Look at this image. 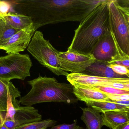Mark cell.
<instances>
[{"label":"cell","mask_w":129,"mask_h":129,"mask_svg":"<svg viewBox=\"0 0 129 129\" xmlns=\"http://www.w3.org/2000/svg\"><path fill=\"white\" fill-rule=\"evenodd\" d=\"M106 0H18L9 1L10 11L31 17L36 31L49 24L81 22Z\"/></svg>","instance_id":"cell-1"},{"label":"cell","mask_w":129,"mask_h":129,"mask_svg":"<svg viewBox=\"0 0 129 129\" xmlns=\"http://www.w3.org/2000/svg\"><path fill=\"white\" fill-rule=\"evenodd\" d=\"M105 2L98 6L80 22L68 50L80 54H91L99 41L111 32L109 3Z\"/></svg>","instance_id":"cell-2"},{"label":"cell","mask_w":129,"mask_h":129,"mask_svg":"<svg viewBox=\"0 0 129 129\" xmlns=\"http://www.w3.org/2000/svg\"><path fill=\"white\" fill-rule=\"evenodd\" d=\"M31 89L27 94L20 97V105L27 107L48 102L72 104L79 100L74 93V86L70 83H59L55 78L39 76L28 81Z\"/></svg>","instance_id":"cell-3"},{"label":"cell","mask_w":129,"mask_h":129,"mask_svg":"<svg viewBox=\"0 0 129 129\" xmlns=\"http://www.w3.org/2000/svg\"><path fill=\"white\" fill-rule=\"evenodd\" d=\"M27 50L41 64L56 75H68L60 66V51L54 48L44 37L42 32L36 30L27 47Z\"/></svg>","instance_id":"cell-4"},{"label":"cell","mask_w":129,"mask_h":129,"mask_svg":"<svg viewBox=\"0 0 129 129\" xmlns=\"http://www.w3.org/2000/svg\"><path fill=\"white\" fill-rule=\"evenodd\" d=\"M32 63L27 54H8L0 57V80L10 82L14 79L25 80L30 76Z\"/></svg>","instance_id":"cell-5"},{"label":"cell","mask_w":129,"mask_h":129,"mask_svg":"<svg viewBox=\"0 0 129 129\" xmlns=\"http://www.w3.org/2000/svg\"><path fill=\"white\" fill-rule=\"evenodd\" d=\"M111 30L120 50L129 57V29L125 14L115 0L109 3Z\"/></svg>","instance_id":"cell-6"},{"label":"cell","mask_w":129,"mask_h":129,"mask_svg":"<svg viewBox=\"0 0 129 129\" xmlns=\"http://www.w3.org/2000/svg\"><path fill=\"white\" fill-rule=\"evenodd\" d=\"M58 57L62 69L71 73H82L95 60L91 54H80L68 50L60 51Z\"/></svg>","instance_id":"cell-7"},{"label":"cell","mask_w":129,"mask_h":129,"mask_svg":"<svg viewBox=\"0 0 129 129\" xmlns=\"http://www.w3.org/2000/svg\"><path fill=\"white\" fill-rule=\"evenodd\" d=\"M42 119L41 115L34 107L20 106L6 115L3 123L9 129H16L27 123L41 121Z\"/></svg>","instance_id":"cell-8"},{"label":"cell","mask_w":129,"mask_h":129,"mask_svg":"<svg viewBox=\"0 0 129 129\" xmlns=\"http://www.w3.org/2000/svg\"><path fill=\"white\" fill-rule=\"evenodd\" d=\"M20 97V91L12 82L0 80V115L4 121L6 114L20 106L17 99Z\"/></svg>","instance_id":"cell-9"},{"label":"cell","mask_w":129,"mask_h":129,"mask_svg":"<svg viewBox=\"0 0 129 129\" xmlns=\"http://www.w3.org/2000/svg\"><path fill=\"white\" fill-rule=\"evenodd\" d=\"M33 23L19 30L0 46L7 54H17L24 51L28 47L36 32Z\"/></svg>","instance_id":"cell-10"},{"label":"cell","mask_w":129,"mask_h":129,"mask_svg":"<svg viewBox=\"0 0 129 129\" xmlns=\"http://www.w3.org/2000/svg\"><path fill=\"white\" fill-rule=\"evenodd\" d=\"M118 52L119 47L111 32L99 41L91 54L95 60L109 63Z\"/></svg>","instance_id":"cell-11"},{"label":"cell","mask_w":129,"mask_h":129,"mask_svg":"<svg viewBox=\"0 0 129 129\" xmlns=\"http://www.w3.org/2000/svg\"><path fill=\"white\" fill-rule=\"evenodd\" d=\"M67 80L73 86H106L113 83H129V78L116 79L98 77L82 73H70L67 76Z\"/></svg>","instance_id":"cell-12"},{"label":"cell","mask_w":129,"mask_h":129,"mask_svg":"<svg viewBox=\"0 0 129 129\" xmlns=\"http://www.w3.org/2000/svg\"><path fill=\"white\" fill-rule=\"evenodd\" d=\"M74 93L79 100L84 101L85 103L110 100L106 94L85 86H74Z\"/></svg>","instance_id":"cell-13"},{"label":"cell","mask_w":129,"mask_h":129,"mask_svg":"<svg viewBox=\"0 0 129 129\" xmlns=\"http://www.w3.org/2000/svg\"><path fill=\"white\" fill-rule=\"evenodd\" d=\"M82 73L98 77L116 79H127L126 76L117 74L110 67L108 62L95 60Z\"/></svg>","instance_id":"cell-14"},{"label":"cell","mask_w":129,"mask_h":129,"mask_svg":"<svg viewBox=\"0 0 129 129\" xmlns=\"http://www.w3.org/2000/svg\"><path fill=\"white\" fill-rule=\"evenodd\" d=\"M102 125L111 129H116L119 126L129 122L126 112L124 110L111 111L101 114Z\"/></svg>","instance_id":"cell-15"},{"label":"cell","mask_w":129,"mask_h":129,"mask_svg":"<svg viewBox=\"0 0 129 129\" xmlns=\"http://www.w3.org/2000/svg\"><path fill=\"white\" fill-rule=\"evenodd\" d=\"M82 111L81 119L86 126V129H101L102 126L101 114L91 107H80Z\"/></svg>","instance_id":"cell-16"},{"label":"cell","mask_w":129,"mask_h":129,"mask_svg":"<svg viewBox=\"0 0 129 129\" xmlns=\"http://www.w3.org/2000/svg\"><path fill=\"white\" fill-rule=\"evenodd\" d=\"M1 19L12 28L19 30L25 29L33 23L29 17L12 12H9Z\"/></svg>","instance_id":"cell-17"},{"label":"cell","mask_w":129,"mask_h":129,"mask_svg":"<svg viewBox=\"0 0 129 129\" xmlns=\"http://www.w3.org/2000/svg\"><path fill=\"white\" fill-rule=\"evenodd\" d=\"M86 104L88 107L101 113L111 111L121 110L129 108L125 105L114 103L111 100L110 101H93L87 102Z\"/></svg>","instance_id":"cell-18"},{"label":"cell","mask_w":129,"mask_h":129,"mask_svg":"<svg viewBox=\"0 0 129 129\" xmlns=\"http://www.w3.org/2000/svg\"><path fill=\"white\" fill-rule=\"evenodd\" d=\"M19 31L8 25L0 18V46Z\"/></svg>","instance_id":"cell-19"},{"label":"cell","mask_w":129,"mask_h":129,"mask_svg":"<svg viewBox=\"0 0 129 129\" xmlns=\"http://www.w3.org/2000/svg\"><path fill=\"white\" fill-rule=\"evenodd\" d=\"M56 122V120L49 119L27 123L16 129H45L54 126Z\"/></svg>","instance_id":"cell-20"},{"label":"cell","mask_w":129,"mask_h":129,"mask_svg":"<svg viewBox=\"0 0 129 129\" xmlns=\"http://www.w3.org/2000/svg\"><path fill=\"white\" fill-rule=\"evenodd\" d=\"M100 91L106 94L111 95H120L124 94H129V91L117 89L113 87L103 86H87Z\"/></svg>","instance_id":"cell-21"},{"label":"cell","mask_w":129,"mask_h":129,"mask_svg":"<svg viewBox=\"0 0 129 129\" xmlns=\"http://www.w3.org/2000/svg\"><path fill=\"white\" fill-rule=\"evenodd\" d=\"M108 63L121 65L129 70V57L123 53L119 47L118 54Z\"/></svg>","instance_id":"cell-22"},{"label":"cell","mask_w":129,"mask_h":129,"mask_svg":"<svg viewBox=\"0 0 129 129\" xmlns=\"http://www.w3.org/2000/svg\"><path fill=\"white\" fill-rule=\"evenodd\" d=\"M110 66L113 71L117 74L126 76L129 78V70L125 67L119 64H110Z\"/></svg>","instance_id":"cell-23"},{"label":"cell","mask_w":129,"mask_h":129,"mask_svg":"<svg viewBox=\"0 0 129 129\" xmlns=\"http://www.w3.org/2000/svg\"><path fill=\"white\" fill-rule=\"evenodd\" d=\"M11 5L9 1H0V18L7 15L10 12Z\"/></svg>","instance_id":"cell-24"},{"label":"cell","mask_w":129,"mask_h":129,"mask_svg":"<svg viewBox=\"0 0 129 129\" xmlns=\"http://www.w3.org/2000/svg\"><path fill=\"white\" fill-rule=\"evenodd\" d=\"M118 7L126 15L129 16V0H115Z\"/></svg>","instance_id":"cell-25"},{"label":"cell","mask_w":129,"mask_h":129,"mask_svg":"<svg viewBox=\"0 0 129 129\" xmlns=\"http://www.w3.org/2000/svg\"><path fill=\"white\" fill-rule=\"evenodd\" d=\"M81 126L77 125V121H75L71 124H63L54 126L50 129H83Z\"/></svg>","instance_id":"cell-26"},{"label":"cell","mask_w":129,"mask_h":129,"mask_svg":"<svg viewBox=\"0 0 129 129\" xmlns=\"http://www.w3.org/2000/svg\"><path fill=\"white\" fill-rule=\"evenodd\" d=\"M107 95L108 97L111 100L120 101L129 100V94H124L120 95Z\"/></svg>","instance_id":"cell-27"},{"label":"cell","mask_w":129,"mask_h":129,"mask_svg":"<svg viewBox=\"0 0 129 129\" xmlns=\"http://www.w3.org/2000/svg\"><path fill=\"white\" fill-rule=\"evenodd\" d=\"M111 101L114 103H116V104H118L129 107V100L120 101H113L111 100Z\"/></svg>","instance_id":"cell-28"},{"label":"cell","mask_w":129,"mask_h":129,"mask_svg":"<svg viewBox=\"0 0 129 129\" xmlns=\"http://www.w3.org/2000/svg\"><path fill=\"white\" fill-rule=\"evenodd\" d=\"M116 129H129V122L121 125Z\"/></svg>","instance_id":"cell-29"},{"label":"cell","mask_w":129,"mask_h":129,"mask_svg":"<svg viewBox=\"0 0 129 129\" xmlns=\"http://www.w3.org/2000/svg\"><path fill=\"white\" fill-rule=\"evenodd\" d=\"M0 129H9L6 126L4 123L0 126Z\"/></svg>","instance_id":"cell-30"},{"label":"cell","mask_w":129,"mask_h":129,"mask_svg":"<svg viewBox=\"0 0 129 129\" xmlns=\"http://www.w3.org/2000/svg\"><path fill=\"white\" fill-rule=\"evenodd\" d=\"M4 119H3V118L0 115V126L2 125L3 122H4Z\"/></svg>","instance_id":"cell-31"},{"label":"cell","mask_w":129,"mask_h":129,"mask_svg":"<svg viewBox=\"0 0 129 129\" xmlns=\"http://www.w3.org/2000/svg\"><path fill=\"white\" fill-rule=\"evenodd\" d=\"M124 110L126 112V113H127V115H128L129 119V108H126V109H124Z\"/></svg>","instance_id":"cell-32"},{"label":"cell","mask_w":129,"mask_h":129,"mask_svg":"<svg viewBox=\"0 0 129 129\" xmlns=\"http://www.w3.org/2000/svg\"><path fill=\"white\" fill-rule=\"evenodd\" d=\"M126 19H127L128 20H129V16H128V15H126Z\"/></svg>","instance_id":"cell-33"},{"label":"cell","mask_w":129,"mask_h":129,"mask_svg":"<svg viewBox=\"0 0 129 129\" xmlns=\"http://www.w3.org/2000/svg\"><path fill=\"white\" fill-rule=\"evenodd\" d=\"M126 86H127L129 89V83H126Z\"/></svg>","instance_id":"cell-34"},{"label":"cell","mask_w":129,"mask_h":129,"mask_svg":"<svg viewBox=\"0 0 129 129\" xmlns=\"http://www.w3.org/2000/svg\"><path fill=\"white\" fill-rule=\"evenodd\" d=\"M127 21H128V25L129 29V20H127Z\"/></svg>","instance_id":"cell-35"},{"label":"cell","mask_w":129,"mask_h":129,"mask_svg":"<svg viewBox=\"0 0 129 129\" xmlns=\"http://www.w3.org/2000/svg\"><path fill=\"white\" fill-rule=\"evenodd\" d=\"M49 129L46 128V129Z\"/></svg>","instance_id":"cell-36"},{"label":"cell","mask_w":129,"mask_h":129,"mask_svg":"<svg viewBox=\"0 0 129 129\" xmlns=\"http://www.w3.org/2000/svg\"></svg>","instance_id":"cell-37"}]
</instances>
